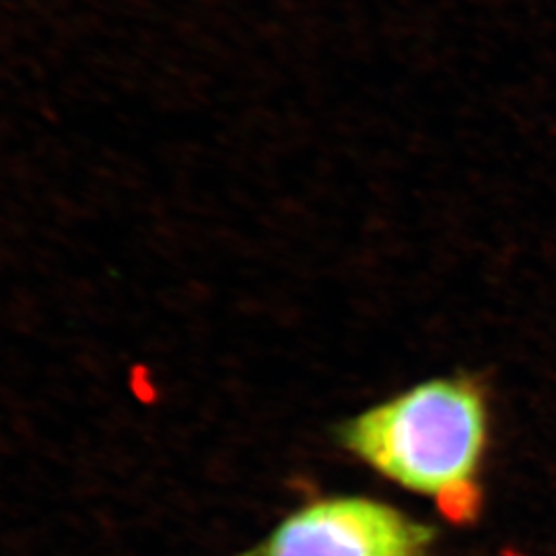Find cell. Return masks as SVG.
<instances>
[{
  "mask_svg": "<svg viewBox=\"0 0 556 556\" xmlns=\"http://www.w3.org/2000/svg\"><path fill=\"white\" fill-rule=\"evenodd\" d=\"M484 439V396L466 378L418 383L342 429V441L355 456L462 517L477 507L475 477Z\"/></svg>",
  "mask_w": 556,
  "mask_h": 556,
  "instance_id": "cell-1",
  "label": "cell"
},
{
  "mask_svg": "<svg viewBox=\"0 0 556 556\" xmlns=\"http://www.w3.org/2000/svg\"><path fill=\"white\" fill-rule=\"evenodd\" d=\"M433 530L371 498L312 503L287 517L252 556H425Z\"/></svg>",
  "mask_w": 556,
  "mask_h": 556,
  "instance_id": "cell-2",
  "label": "cell"
}]
</instances>
